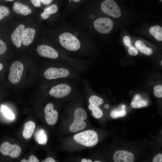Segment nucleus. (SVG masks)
Returning a JSON list of instances; mask_svg holds the SVG:
<instances>
[{"instance_id":"c756f323","label":"nucleus","mask_w":162,"mask_h":162,"mask_svg":"<svg viewBox=\"0 0 162 162\" xmlns=\"http://www.w3.org/2000/svg\"><path fill=\"white\" fill-rule=\"evenodd\" d=\"M123 42L124 44L129 47L132 46L130 44V38L128 36L126 35L124 37Z\"/></svg>"},{"instance_id":"a878e982","label":"nucleus","mask_w":162,"mask_h":162,"mask_svg":"<svg viewBox=\"0 0 162 162\" xmlns=\"http://www.w3.org/2000/svg\"><path fill=\"white\" fill-rule=\"evenodd\" d=\"M154 94L155 96L158 98L162 97V86L158 85L156 86L154 88Z\"/></svg>"},{"instance_id":"9d476101","label":"nucleus","mask_w":162,"mask_h":162,"mask_svg":"<svg viewBox=\"0 0 162 162\" xmlns=\"http://www.w3.org/2000/svg\"><path fill=\"white\" fill-rule=\"evenodd\" d=\"M89 103L88 108L92 111L93 116L97 118H100L103 115L102 110L99 106L103 102V100L96 95L91 96L89 98Z\"/></svg>"},{"instance_id":"1a4fd4ad","label":"nucleus","mask_w":162,"mask_h":162,"mask_svg":"<svg viewBox=\"0 0 162 162\" xmlns=\"http://www.w3.org/2000/svg\"><path fill=\"white\" fill-rule=\"evenodd\" d=\"M69 74V70L64 68L51 67L47 69L44 72L45 78L49 80L66 78Z\"/></svg>"},{"instance_id":"9b49d317","label":"nucleus","mask_w":162,"mask_h":162,"mask_svg":"<svg viewBox=\"0 0 162 162\" xmlns=\"http://www.w3.org/2000/svg\"><path fill=\"white\" fill-rule=\"evenodd\" d=\"M54 108L53 104L49 103L46 105L44 109L46 122L48 124L50 125L56 124L58 117V112Z\"/></svg>"},{"instance_id":"e433bc0d","label":"nucleus","mask_w":162,"mask_h":162,"mask_svg":"<svg viewBox=\"0 0 162 162\" xmlns=\"http://www.w3.org/2000/svg\"><path fill=\"white\" fill-rule=\"evenodd\" d=\"M109 107V106L108 104H106L105 105V108L106 109H108Z\"/></svg>"},{"instance_id":"ddd939ff","label":"nucleus","mask_w":162,"mask_h":162,"mask_svg":"<svg viewBox=\"0 0 162 162\" xmlns=\"http://www.w3.org/2000/svg\"><path fill=\"white\" fill-rule=\"evenodd\" d=\"M113 158L114 162H134V156L130 152L120 150L116 151L114 153Z\"/></svg>"},{"instance_id":"4be33fe9","label":"nucleus","mask_w":162,"mask_h":162,"mask_svg":"<svg viewBox=\"0 0 162 162\" xmlns=\"http://www.w3.org/2000/svg\"><path fill=\"white\" fill-rule=\"evenodd\" d=\"M135 44L137 49L147 55H150L153 53V51L152 49L146 46L145 44H144V42L140 40L136 41Z\"/></svg>"},{"instance_id":"c9c22d12","label":"nucleus","mask_w":162,"mask_h":162,"mask_svg":"<svg viewBox=\"0 0 162 162\" xmlns=\"http://www.w3.org/2000/svg\"><path fill=\"white\" fill-rule=\"evenodd\" d=\"M3 68V65L2 64L0 63V71Z\"/></svg>"},{"instance_id":"f03ea898","label":"nucleus","mask_w":162,"mask_h":162,"mask_svg":"<svg viewBox=\"0 0 162 162\" xmlns=\"http://www.w3.org/2000/svg\"><path fill=\"white\" fill-rule=\"evenodd\" d=\"M74 119L69 127V130L72 133L77 132L84 129L86 125L85 120L87 117V113L83 108L79 107L74 112Z\"/></svg>"},{"instance_id":"aec40b11","label":"nucleus","mask_w":162,"mask_h":162,"mask_svg":"<svg viewBox=\"0 0 162 162\" xmlns=\"http://www.w3.org/2000/svg\"><path fill=\"white\" fill-rule=\"evenodd\" d=\"M58 10L57 5L55 4H53L46 8L41 14L40 16L44 20L48 18L51 14L56 13Z\"/></svg>"},{"instance_id":"f3484780","label":"nucleus","mask_w":162,"mask_h":162,"mask_svg":"<svg viewBox=\"0 0 162 162\" xmlns=\"http://www.w3.org/2000/svg\"><path fill=\"white\" fill-rule=\"evenodd\" d=\"M35 127V124L33 122L29 121L25 123L22 131V135L24 138L28 139L32 136Z\"/></svg>"},{"instance_id":"f704fd0d","label":"nucleus","mask_w":162,"mask_h":162,"mask_svg":"<svg viewBox=\"0 0 162 162\" xmlns=\"http://www.w3.org/2000/svg\"><path fill=\"white\" fill-rule=\"evenodd\" d=\"M41 2L43 4H48L50 3L52 1L50 0H41Z\"/></svg>"},{"instance_id":"72a5a7b5","label":"nucleus","mask_w":162,"mask_h":162,"mask_svg":"<svg viewBox=\"0 0 162 162\" xmlns=\"http://www.w3.org/2000/svg\"><path fill=\"white\" fill-rule=\"evenodd\" d=\"M80 162H93V161L90 159L84 158L81 160Z\"/></svg>"},{"instance_id":"6ab92c4d","label":"nucleus","mask_w":162,"mask_h":162,"mask_svg":"<svg viewBox=\"0 0 162 162\" xmlns=\"http://www.w3.org/2000/svg\"><path fill=\"white\" fill-rule=\"evenodd\" d=\"M147 105L148 102L143 99L139 94L135 95L131 103V106L134 108L145 106Z\"/></svg>"},{"instance_id":"bb28decb","label":"nucleus","mask_w":162,"mask_h":162,"mask_svg":"<svg viewBox=\"0 0 162 162\" xmlns=\"http://www.w3.org/2000/svg\"><path fill=\"white\" fill-rule=\"evenodd\" d=\"M20 162H39L38 158L34 155H31L29 157L28 159H23Z\"/></svg>"},{"instance_id":"473e14b6","label":"nucleus","mask_w":162,"mask_h":162,"mask_svg":"<svg viewBox=\"0 0 162 162\" xmlns=\"http://www.w3.org/2000/svg\"><path fill=\"white\" fill-rule=\"evenodd\" d=\"M41 162H57L52 158L49 157L41 161Z\"/></svg>"},{"instance_id":"c85d7f7f","label":"nucleus","mask_w":162,"mask_h":162,"mask_svg":"<svg viewBox=\"0 0 162 162\" xmlns=\"http://www.w3.org/2000/svg\"><path fill=\"white\" fill-rule=\"evenodd\" d=\"M128 52L129 54L131 56H135L137 54L138 51L136 49L131 46L129 47Z\"/></svg>"},{"instance_id":"4468645a","label":"nucleus","mask_w":162,"mask_h":162,"mask_svg":"<svg viewBox=\"0 0 162 162\" xmlns=\"http://www.w3.org/2000/svg\"><path fill=\"white\" fill-rule=\"evenodd\" d=\"M25 26L23 24L19 25L12 34L11 38L14 44L17 47H20L22 44V38Z\"/></svg>"},{"instance_id":"a211bd4d","label":"nucleus","mask_w":162,"mask_h":162,"mask_svg":"<svg viewBox=\"0 0 162 162\" xmlns=\"http://www.w3.org/2000/svg\"><path fill=\"white\" fill-rule=\"evenodd\" d=\"M34 138L35 141L40 145H44L47 142V136L45 130L43 129H40L35 132Z\"/></svg>"},{"instance_id":"7ed1b4c3","label":"nucleus","mask_w":162,"mask_h":162,"mask_svg":"<svg viewBox=\"0 0 162 162\" xmlns=\"http://www.w3.org/2000/svg\"><path fill=\"white\" fill-rule=\"evenodd\" d=\"M61 45L66 50L71 51L78 50L80 43L78 39L74 35L67 32L61 34L59 37Z\"/></svg>"},{"instance_id":"4c0bfd02","label":"nucleus","mask_w":162,"mask_h":162,"mask_svg":"<svg viewBox=\"0 0 162 162\" xmlns=\"http://www.w3.org/2000/svg\"><path fill=\"white\" fill-rule=\"evenodd\" d=\"M73 1L75 2H78L80 1V0H72Z\"/></svg>"},{"instance_id":"f257e3e1","label":"nucleus","mask_w":162,"mask_h":162,"mask_svg":"<svg viewBox=\"0 0 162 162\" xmlns=\"http://www.w3.org/2000/svg\"><path fill=\"white\" fill-rule=\"evenodd\" d=\"M74 140L82 146L91 147L95 145L98 140L97 133L92 130H88L78 133L73 136Z\"/></svg>"},{"instance_id":"58836bf2","label":"nucleus","mask_w":162,"mask_h":162,"mask_svg":"<svg viewBox=\"0 0 162 162\" xmlns=\"http://www.w3.org/2000/svg\"><path fill=\"white\" fill-rule=\"evenodd\" d=\"M93 162H103L100 161H99V160H95Z\"/></svg>"},{"instance_id":"6e6552de","label":"nucleus","mask_w":162,"mask_h":162,"mask_svg":"<svg viewBox=\"0 0 162 162\" xmlns=\"http://www.w3.org/2000/svg\"><path fill=\"white\" fill-rule=\"evenodd\" d=\"M71 91L72 88L69 85L66 83H60L52 88L49 94L56 98H62L68 95Z\"/></svg>"},{"instance_id":"0eeeda50","label":"nucleus","mask_w":162,"mask_h":162,"mask_svg":"<svg viewBox=\"0 0 162 162\" xmlns=\"http://www.w3.org/2000/svg\"><path fill=\"white\" fill-rule=\"evenodd\" d=\"M0 152L3 155L9 156L12 158H15L20 155L21 149L17 145L11 144L7 142H5L0 145Z\"/></svg>"},{"instance_id":"7c9ffc66","label":"nucleus","mask_w":162,"mask_h":162,"mask_svg":"<svg viewBox=\"0 0 162 162\" xmlns=\"http://www.w3.org/2000/svg\"><path fill=\"white\" fill-rule=\"evenodd\" d=\"M152 162H162V154L159 153L157 154L153 158Z\"/></svg>"},{"instance_id":"cd10ccee","label":"nucleus","mask_w":162,"mask_h":162,"mask_svg":"<svg viewBox=\"0 0 162 162\" xmlns=\"http://www.w3.org/2000/svg\"><path fill=\"white\" fill-rule=\"evenodd\" d=\"M7 50V47L6 44L0 39V55L4 54Z\"/></svg>"},{"instance_id":"393cba45","label":"nucleus","mask_w":162,"mask_h":162,"mask_svg":"<svg viewBox=\"0 0 162 162\" xmlns=\"http://www.w3.org/2000/svg\"><path fill=\"white\" fill-rule=\"evenodd\" d=\"M9 14L10 10L8 8L4 6L0 5V20Z\"/></svg>"},{"instance_id":"2eb2a0df","label":"nucleus","mask_w":162,"mask_h":162,"mask_svg":"<svg viewBox=\"0 0 162 162\" xmlns=\"http://www.w3.org/2000/svg\"><path fill=\"white\" fill-rule=\"evenodd\" d=\"M35 34V30L32 28H26L24 30L22 38V44L28 46L33 42Z\"/></svg>"},{"instance_id":"ea45409f","label":"nucleus","mask_w":162,"mask_h":162,"mask_svg":"<svg viewBox=\"0 0 162 162\" xmlns=\"http://www.w3.org/2000/svg\"><path fill=\"white\" fill-rule=\"evenodd\" d=\"M6 2H11L13 1V0H5Z\"/></svg>"},{"instance_id":"dca6fc26","label":"nucleus","mask_w":162,"mask_h":162,"mask_svg":"<svg viewBox=\"0 0 162 162\" xmlns=\"http://www.w3.org/2000/svg\"><path fill=\"white\" fill-rule=\"evenodd\" d=\"M13 8L16 13L25 16L30 14L32 11L31 8L28 6L18 2L14 3Z\"/></svg>"},{"instance_id":"412c9836","label":"nucleus","mask_w":162,"mask_h":162,"mask_svg":"<svg viewBox=\"0 0 162 162\" xmlns=\"http://www.w3.org/2000/svg\"><path fill=\"white\" fill-rule=\"evenodd\" d=\"M149 31L150 34L159 41L162 40V28L160 26L155 25L151 27Z\"/></svg>"},{"instance_id":"2f4dec72","label":"nucleus","mask_w":162,"mask_h":162,"mask_svg":"<svg viewBox=\"0 0 162 162\" xmlns=\"http://www.w3.org/2000/svg\"><path fill=\"white\" fill-rule=\"evenodd\" d=\"M30 1L32 2L33 4L36 7H39L41 4V1L40 0H31Z\"/></svg>"},{"instance_id":"39448f33","label":"nucleus","mask_w":162,"mask_h":162,"mask_svg":"<svg viewBox=\"0 0 162 162\" xmlns=\"http://www.w3.org/2000/svg\"><path fill=\"white\" fill-rule=\"evenodd\" d=\"M24 69L23 64L20 61L14 62L10 68L8 76L9 81L13 84L18 83L20 80Z\"/></svg>"},{"instance_id":"5701e85b","label":"nucleus","mask_w":162,"mask_h":162,"mask_svg":"<svg viewBox=\"0 0 162 162\" xmlns=\"http://www.w3.org/2000/svg\"><path fill=\"white\" fill-rule=\"evenodd\" d=\"M126 111L125 109V106L123 105L122 106V109L120 111L114 110L111 113V116L113 118H117L123 117L126 115Z\"/></svg>"},{"instance_id":"20e7f679","label":"nucleus","mask_w":162,"mask_h":162,"mask_svg":"<svg viewBox=\"0 0 162 162\" xmlns=\"http://www.w3.org/2000/svg\"><path fill=\"white\" fill-rule=\"evenodd\" d=\"M100 8L104 12L114 17H119L121 15L120 9L114 0L104 1L101 3Z\"/></svg>"},{"instance_id":"b1692460","label":"nucleus","mask_w":162,"mask_h":162,"mask_svg":"<svg viewBox=\"0 0 162 162\" xmlns=\"http://www.w3.org/2000/svg\"><path fill=\"white\" fill-rule=\"evenodd\" d=\"M1 111L4 116L8 119H13L15 118L14 113H12L7 106L2 105L1 108Z\"/></svg>"},{"instance_id":"423d86ee","label":"nucleus","mask_w":162,"mask_h":162,"mask_svg":"<svg viewBox=\"0 0 162 162\" xmlns=\"http://www.w3.org/2000/svg\"><path fill=\"white\" fill-rule=\"evenodd\" d=\"M95 29L98 32L103 34L110 32L112 29L113 23L111 19L106 17L97 19L94 22Z\"/></svg>"},{"instance_id":"a19ab883","label":"nucleus","mask_w":162,"mask_h":162,"mask_svg":"<svg viewBox=\"0 0 162 162\" xmlns=\"http://www.w3.org/2000/svg\"><path fill=\"white\" fill-rule=\"evenodd\" d=\"M161 65H162V61H161Z\"/></svg>"},{"instance_id":"f8f14e48","label":"nucleus","mask_w":162,"mask_h":162,"mask_svg":"<svg viewBox=\"0 0 162 162\" xmlns=\"http://www.w3.org/2000/svg\"><path fill=\"white\" fill-rule=\"evenodd\" d=\"M37 51L40 56L52 59H56L58 56V52L52 47L41 44L37 47Z\"/></svg>"}]
</instances>
